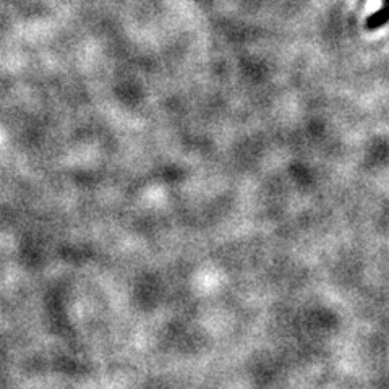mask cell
<instances>
[{
  "label": "cell",
  "mask_w": 389,
  "mask_h": 389,
  "mask_svg": "<svg viewBox=\"0 0 389 389\" xmlns=\"http://www.w3.org/2000/svg\"><path fill=\"white\" fill-rule=\"evenodd\" d=\"M388 21H389V7L383 5L378 12H375L373 15H370L368 18H366L365 26L368 31H375V30H380V28L385 26Z\"/></svg>",
  "instance_id": "6da1fadb"
},
{
  "label": "cell",
  "mask_w": 389,
  "mask_h": 389,
  "mask_svg": "<svg viewBox=\"0 0 389 389\" xmlns=\"http://www.w3.org/2000/svg\"><path fill=\"white\" fill-rule=\"evenodd\" d=\"M383 5H386V7H389V0H383Z\"/></svg>",
  "instance_id": "7a4b0ae2"
}]
</instances>
